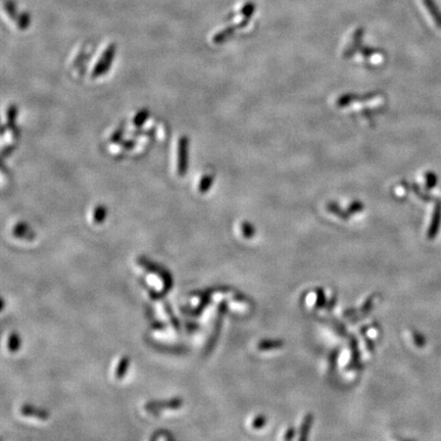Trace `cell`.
Returning a JSON list of instances; mask_svg holds the SVG:
<instances>
[{
	"label": "cell",
	"mask_w": 441,
	"mask_h": 441,
	"mask_svg": "<svg viewBox=\"0 0 441 441\" xmlns=\"http://www.w3.org/2000/svg\"><path fill=\"white\" fill-rule=\"evenodd\" d=\"M116 52H117L116 44H109L107 46V48L104 50L103 55L100 56L99 60L96 62V65L91 74L92 78L102 77L103 75H104L109 70V68L112 64L113 56L116 55Z\"/></svg>",
	"instance_id": "1"
},
{
	"label": "cell",
	"mask_w": 441,
	"mask_h": 441,
	"mask_svg": "<svg viewBox=\"0 0 441 441\" xmlns=\"http://www.w3.org/2000/svg\"><path fill=\"white\" fill-rule=\"evenodd\" d=\"M189 139L186 136H182L178 142V163L177 171L178 175L183 177L186 175L188 170L189 161Z\"/></svg>",
	"instance_id": "2"
},
{
	"label": "cell",
	"mask_w": 441,
	"mask_h": 441,
	"mask_svg": "<svg viewBox=\"0 0 441 441\" xmlns=\"http://www.w3.org/2000/svg\"><path fill=\"white\" fill-rule=\"evenodd\" d=\"M227 311V302L226 301H222V304L219 306V311H218V319L216 321V326H215V331H213L212 335H211V339L208 341V347H207V351L209 352V350H211V348H213L215 346L218 337H219V333L221 331V326H222V321H223V317L224 314Z\"/></svg>",
	"instance_id": "3"
},
{
	"label": "cell",
	"mask_w": 441,
	"mask_h": 441,
	"mask_svg": "<svg viewBox=\"0 0 441 441\" xmlns=\"http://www.w3.org/2000/svg\"><path fill=\"white\" fill-rule=\"evenodd\" d=\"M349 344L351 348V361L348 364V368L351 370H359L362 367L361 363V352L358 346V340L354 334L349 336Z\"/></svg>",
	"instance_id": "4"
},
{
	"label": "cell",
	"mask_w": 441,
	"mask_h": 441,
	"mask_svg": "<svg viewBox=\"0 0 441 441\" xmlns=\"http://www.w3.org/2000/svg\"><path fill=\"white\" fill-rule=\"evenodd\" d=\"M440 221H441V205L437 204V206L435 207V209H434L431 225L429 227V230H428V238L429 239H433L436 236V234L439 230Z\"/></svg>",
	"instance_id": "5"
},
{
	"label": "cell",
	"mask_w": 441,
	"mask_h": 441,
	"mask_svg": "<svg viewBox=\"0 0 441 441\" xmlns=\"http://www.w3.org/2000/svg\"><path fill=\"white\" fill-rule=\"evenodd\" d=\"M422 1L423 4L426 6L428 12L430 14L431 18L434 20L436 26L438 28H441V11L434 2V0H422Z\"/></svg>",
	"instance_id": "6"
},
{
	"label": "cell",
	"mask_w": 441,
	"mask_h": 441,
	"mask_svg": "<svg viewBox=\"0 0 441 441\" xmlns=\"http://www.w3.org/2000/svg\"><path fill=\"white\" fill-rule=\"evenodd\" d=\"M182 406V399L181 398H177V399H173L170 402H149L148 405H146V410L148 411H156V410H161L162 407H168L169 409H178L179 407Z\"/></svg>",
	"instance_id": "7"
},
{
	"label": "cell",
	"mask_w": 441,
	"mask_h": 441,
	"mask_svg": "<svg viewBox=\"0 0 441 441\" xmlns=\"http://www.w3.org/2000/svg\"><path fill=\"white\" fill-rule=\"evenodd\" d=\"M313 424V415L312 414H308L304 422H302V425L300 427V432H299V440L300 441H305L309 438V433L311 429V426Z\"/></svg>",
	"instance_id": "8"
},
{
	"label": "cell",
	"mask_w": 441,
	"mask_h": 441,
	"mask_svg": "<svg viewBox=\"0 0 441 441\" xmlns=\"http://www.w3.org/2000/svg\"><path fill=\"white\" fill-rule=\"evenodd\" d=\"M12 233H14L16 237L27 239V240H32L34 238V233L30 231L29 226L25 223H19L17 226H15Z\"/></svg>",
	"instance_id": "9"
},
{
	"label": "cell",
	"mask_w": 441,
	"mask_h": 441,
	"mask_svg": "<svg viewBox=\"0 0 441 441\" xmlns=\"http://www.w3.org/2000/svg\"><path fill=\"white\" fill-rule=\"evenodd\" d=\"M283 340L280 339H263L259 342L258 348L259 350H272L281 348L283 347Z\"/></svg>",
	"instance_id": "10"
},
{
	"label": "cell",
	"mask_w": 441,
	"mask_h": 441,
	"mask_svg": "<svg viewBox=\"0 0 441 441\" xmlns=\"http://www.w3.org/2000/svg\"><path fill=\"white\" fill-rule=\"evenodd\" d=\"M21 413L24 415H34V417L41 419V420H47L48 419V414L43 411V410H37L36 408H33L31 406L25 405L22 407L21 409Z\"/></svg>",
	"instance_id": "11"
},
{
	"label": "cell",
	"mask_w": 441,
	"mask_h": 441,
	"mask_svg": "<svg viewBox=\"0 0 441 441\" xmlns=\"http://www.w3.org/2000/svg\"><path fill=\"white\" fill-rule=\"evenodd\" d=\"M21 337L17 332H11L7 340V348L10 352H17L21 347Z\"/></svg>",
	"instance_id": "12"
},
{
	"label": "cell",
	"mask_w": 441,
	"mask_h": 441,
	"mask_svg": "<svg viewBox=\"0 0 441 441\" xmlns=\"http://www.w3.org/2000/svg\"><path fill=\"white\" fill-rule=\"evenodd\" d=\"M107 216V209L104 206H98L95 208L93 212V221L95 224H103Z\"/></svg>",
	"instance_id": "13"
},
{
	"label": "cell",
	"mask_w": 441,
	"mask_h": 441,
	"mask_svg": "<svg viewBox=\"0 0 441 441\" xmlns=\"http://www.w3.org/2000/svg\"><path fill=\"white\" fill-rule=\"evenodd\" d=\"M129 363H130V361H129L128 357H123L121 359V361L118 364V368L116 370L117 379H122V378H124L126 372H127V370H128Z\"/></svg>",
	"instance_id": "14"
},
{
	"label": "cell",
	"mask_w": 441,
	"mask_h": 441,
	"mask_svg": "<svg viewBox=\"0 0 441 441\" xmlns=\"http://www.w3.org/2000/svg\"><path fill=\"white\" fill-rule=\"evenodd\" d=\"M149 118V111L147 109H141L140 111L137 112V115L133 119V124L135 127L140 128L144 125V123Z\"/></svg>",
	"instance_id": "15"
},
{
	"label": "cell",
	"mask_w": 441,
	"mask_h": 441,
	"mask_svg": "<svg viewBox=\"0 0 441 441\" xmlns=\"http://www.w3.org/2000/svg\"><path fill=\"white\" fill-rule=\"evenodd\" d=\"M375 297H376V295H375V294H372L371 296H369V297L366 299V301L363 302V305L362 306V308H361V310H360L361 317H362V318L364 317V316H368V314L370 313V311H372Z\"/></svg>",
	"instance_id": "16"
},
{
	"label": "cell",
	"mask_w": 441,
	"mask_h": 441,
	"mask_svg": "<svg viewBox=\"0 0 441 441\" xmlns=\"http://www.w3.org/2000/svg\"><path fill=\"white\" fill-rule=\"evenodd\" d=\"M17 117H18V108L15 105H11L7 109V126H8V128L14 129L16 127Z\"/></svg>",
	"instance_id": "17"
},
{
	"label": "cell",
	"mask_w": 441,
	"mask_h": 441,
	"mask_svg": "<svg viewBox=\"0 0 441 441\" xmlns=\"http://www.w3.org/2000/svg\"><path fill=\"white\" fill-rule=\"evenodd\" d=\"M327 298L323 288H318L316 290V309H323L327 306Z\"/></svg>",
	"instance_id": "18"
},
{
	"label": "cell",
	"mask_w": 441,
	"mask_h": 441,
	"mask_svg": "<svg viewBox=\"0 0 441 441\" xmlns=\"http://www.w3.org/2000/svg\"><path fill=\"white\" fill-rule=\"evenodd\" d=\"M212 182H213V177H211V176H209V175L205 176V177H203V179H201V181L199 183V191L201 193H206L209 189Z\"/></svg>",
	"instance_id": "19"
},
{
	"label": "cell",
	"mask_w": 441,
	"mask_h": 441,
	"mask_svg": "<svg viewBox=\"0 0 441 441\" xmlns=\"http://www.w3.org/2000/svg\"><path fill=\"white\" fill-rule=\"evenodd\" d=\"M241 230H242L243 236H244L245 238H247V239L253 238V237L255 236V234H256V229H255V227H254L253 225H251V224L247 223V222H245V223L242 224V226H241Z\"/></svg>",
	"instance_id": "20"
},
{
	"label": "cell",
	"mask_w": 441,
	"mask_h": 441,
	"mask_svg": "<svg viewBox=\"0 0 441 441\" xmlns=\"http://www.w3.org/2000/svg\"><path fill=\"white\" fill-rule=\"evenodd\" d=\"M338 355H339V350L337 348L334 349L330 354V357H329V371H330V373H333L336 370Z\"/></svg>",
	"instance_id": "21"
},
{
	"label": "cell",
	"mask_w": 441,
	"mask_h": 441,
	"mask_svg": "<svg viewBox=\"0 0 441 441\" xmlns=\"http://www.w3.org/2000/svg\"><path fill=\"white\" fill-rule=\"evenodd\" d=\"M267 424V418L263 415H259L253 421V428L255 429H261Z\"/></svg>",
	"instance_id": "22"
},
{
	"label": "cell",
	"mask_w": 441,
	"mask_h": 441,
	"mask_svg": "<svg viewBox=\"0 0 441 441\" xmlns=\"http://www.w3.org/2000/svg\"><path fill=\"white\" fill-rule=\"evenodd\" d=\"M332 324H333V326L335 327V329H336V331H337V333L340 335V336H346L347 335V330H346V327H345V325L344 324H342L341 322H339V321H337V320H332Z\"/></svg>",
	"instance_id": "23"
},
{
	"label": "cell",
	"mask_w": 441,
	"mask_h": 441,
	"mask_svg": "<svg viewBox=\"0 0 441 441\" xmlns=\"http://www.w3.org/2000/svg\"><path fill=\"white\" fill-rule=\"evenodd\" d=\"M123 136H124V129L120 128L117 131L113 132V134L111 135L110 142L111 143H119V142H121Z\"/></svg>",
	"instance_id": "24"
},
{
	"label": "cell",
	"mask_w": 441,
	"mask_h": 441,
	"mask_svg": "<svg viewBox=\"0 0 441 441\" xmlns=\"http://www.w3.org/2000/svg\"><path fill=\"white\" fill-rule=\"evenodd\" d=\"M437 183V177L436 175L433 173H429L427 175V187L428 188H433Z\"/></svg>",
	"instance_id": "25"
},
{
	"label": "cell",
	"mask_w": 441,
	"mask_h": 441,
	"mask_svg": "<svg viewBox=\"0 0 441 441\" xmlns=\"http://www.w3.org/2000/svg\"><path fill=\"white\" fill-rule=\"evenodd\" d=\"M336 304H337V295H336V294H333V295L331 296V298H330L328 301H327V306H326L327 311H331L336 307Z\"/></svg>",
	"instance_id": "26"
},
{
	"label": "cell",
	"mask_w": 441,
	"mask_h": 441,
	"mask_svg": "<svg viewBox=\"0 0 441 441\" xmlns=\"http://www.w3.org/2000/svg\"><path fill=\"white\" fill-rule=\"evenodd\" d=\"M413 337H414V341H415V345H418L419 347H422L425 343H424V338L422 337V335L421 334H419V333H415V332H414V335H413Z\"/></svg>",
	"instance_id": "27"
},
{
	"label": "cell",
	"mask_w": 441,
	"mask_h": 441,
	"mask_svg": "<svg viewBox=\"0 0 441 441\" xmlns=\"http://www.w3.org/2000/svg\"><path fill=\"white\" fill-rule=\"evenodd\" d=\"M362 335L364 338V341H366L367 348L370 350V352H372V354H373V352L375 351V344H374V342L372 341V340L369 337H367V333L366 334H362Z\"/></svg>",
	"instance_id": "28"
},
{
	"label": "cell",
	"mask_w": 441,
	"mask_h": 441,
	"mask_svg": "<svg viewBox=\"0 0 441 441\" xmlns=\"http://www.w3.org/2000/svg\"><path fill=\"white\" fill-rule=\"evenodd\" d=\"M295 434H296V430L294 429L293 427H290V428H289V429L286 431V434L284 435V439H285V440H291V439L294 438Z\"/></svg>",
	"instance_id": "29"
},
{
	"label": "cell",
	"mask_w": 441,
	"mask_h": 441,
	"mask_svg": "<svg viewBox=\"0 0 441 441\" xmlns=\"http://www.w3.org/2000/svg\"><path fill=\"white\" fill-rule=\"evenodd\" d=\"M357 314V310L356 309H346L344 311H343V317H345V318H350L351 319V317H354V316H356Z\"/></svg>",
	"instance_id": "30"
},
{
	"label": "cell",
	"mask_w": 441,
	"mask_h": 441,
	"mask_svg": "<svg viewBox=\"0 0 441 441\" xmlns=\"http://www.w3.org/2000/svg\"><path fill=\"white\" fill-rule=\"evenodd\" d=\"M362 208H363L362 204H355L354 206H352V207L349 208V210H350L351 212H357V211L361 210Z\"/></svg>",
	"instance_id": "31"
},
{
	"label": "cell",
	"mask_w": 441,
	"mask_h": 441,
	"mask_svg": "<svg viewBox=\"0 0 441 441\" xmlns=\"http://www.w3.org/2000/svg\"><path fill=\"white\" fill-rule=\"evenodd\" d=\"M123 144H124L125 148H128V149H130V148H133V146L135 145V141H132V140H128V141H125V142H123Z\"/></svg>",
	"instance_id": "32"
}]
</instances>
